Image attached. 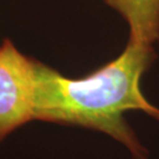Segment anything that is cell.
<instances>
[{
    "mask_svg": "<svg viewBox=\"0 0 159 159\" xmlns=\"http://www.w3.org/2000/svg\"><path fill=\"white\" fill-rule=\"evenodd\" d=\"M154 58L153 46L129 40L116 59L77 79L38 61L34 119L100 131L124 144L136 159H148L124 114L143 111L159 120V108L145 98L140 87L143 74Z\"/></svg>",
    "mask_w": 159,
    "mask_h": 159,
    "instance_id": "1",
    "label": "cell"
},
{
    "mask_svg": "<svg viewBox=\"0 0 159 159\" xmlns=\"http://www.w3.org/2000/svg\"><path fill=\"white\" fill-rule=\"evenodd\" d=\"M37 64L11 40L0 45V142L34 119Z\"/></svg>",
    "mask_w": 159,
    "mask_h": 159,
    "instance_id": "2",
    "label": "cell"
},
{
    "mask_svg": "<svg viewBox=\"0 0 159 159\" xmlns=\"http://www.w3.org/2000/svg\"><path fill=\"white\" fill-rule=\"evenodd\" d=\"M130 27V40L153 46L159 40V0H104Z\"/></svg>",
    "mask_w": 159,
    "mask_h": 159,
    "instance_id": "3",
    "label": "cell"
}]
</instances>
